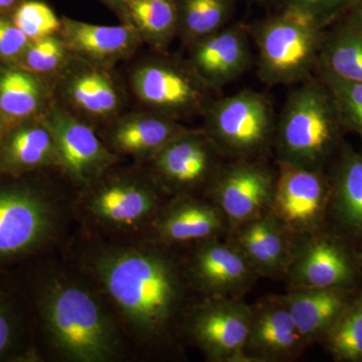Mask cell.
Segmentation results:
<instances>
[{
  "label": "cell",
  "mask_w": 362,
  "mask_h": 362,
  "mask_svg": "<svg viewBox=\"0 0 362 362\" xmlns=\"http://www.w3.org/2000/svg\"><path fill=\"white\" fill-rule=\"evenodd\" d=\"M125 13L138 33L158 47L168 45L178 33L175 0H127Z\"/></svg>",
  "instance_id": "cell-30"
},
{
  "label": "cell",
  "mask_w": 362,
  "mask_h": 362,
  "mask_svg": "<svg viewBox=\"0 0 362 362\" xmlns=\"http://www.w3.org/2000/svg\"><path fill=\"white\" fill-rule=\"evenodd\" d=\"M249 28L232 23L192 45L189 64L216 92L242 77L251 66Z\"/></svg>",
  "instance_id": "cell-18"
},
{
  "label": "cell",
  "mask_w": 362,
  "mask_h": 362,
  "mask_svg": "<svg viewBox=\"0 0 362 362\" xmlns=\"http://www.w3.org/2000/svg\"><path fill=\"white\" fill-rule=\"evenodd\" d=\"M337 361H362V292L326 333L322 341Z\"/></svg>",
  "instance_id": "cell-31"
},
{
  "label": "cell",
  "mask_w": 362,
  "mask_h": 362,
  "mask_svg": "<svg viewBox=\"0 0 362 362\" xmlns=\"http://www.w3.org/2000/svg\"><path fill=\"white\" fill-rule=\"evenodd\" d=\"M23 298L40 358L66 362H116L129 345L104 298L73 264L42 256L6 269Z\"/></svg>",
  "instance_id": "cell-2"
},
{
  "label": "cell",
  "mask_w": 362,
  "mask_h": 362,
  "mask_svg": "<svg viewBox=\"0 0 362 362\" xmlns=\"http://www.w3.org/2000/svg\"><path fill=\"white\" fill-rule=\"evenodd\" d=\"M47 168H61L54 138L42 122L25 124L0 142V175L23 176Z\"/></svg>",
  "instance_id": "cell-22"
},
{
  "label": "cell",
  "mask_w": 362,
  "mask_h": 362,
  "mask_svg": "<svg viewBox=\"0 0 362 362\" xmlns=\"http://www.w3.org/2000/svg\"><path fill=\"white\" fill-rule=\"evenodd\" d=\"M318 73L347 82L362 83V32L346 21L333 32L324 33Z\"/></svg>",
  "instance_id": "cell-26"
},
{
  "label": "cell",
  "mask_w": 362,
  "mask_h": 362,
  "mask_svg": "<svg viewBox=\"0 0 362 362\" xmlns=\"http://www.w3.org/2000/svg\"><path fill=\"white\" fill-rule=\"evenodd\" d=\"M80 189L73 216L82 232L117 242L147 239L169 199L149 173H112V168Z\"/></svg>",
  "instance_id": "cell-3"
},
{
  "label": "cell",
  "mask_w": 362,
  "mask_h": 362,
  "mask_svg": "<svg viewBox=\"0 0 362 362\" xmlns=\"http://www.w3.org/2000/svg\"><path fill=\"white\" fill-rule=\"evenodd\" d=\"M42 123L56 143L62 170L78 187L99 180L118 161V156L100 140L94 130L69 112L54 107Z\"/></svg>",
  "instance_id": "cell-15"
},
{
  "label": "cell",
  "mask_w": 362,
  "mask_h": 362,
  "mask_svg": "<svg viewBox=\"0 0 362 362\" xmlns=\"http://www.w3.org/2000/svg\"><path fill=\"white\" fill-rule=\"evenodd\" d=\"M176 250L188 283L199 298H244L261 278L226 238L206 240Z\"/></svg>",
  "instance_id": "cell-10"
},
{
  "label": "cell",
  "mask_w": 362,
  "mask_h": 362,
  "mask_svg": "<svg viewBox=\"0 0 362 362\" xmlns=\"http://www.w3.org/2000/svg\"><path fill=\"white\" fill-rule=\"evenodd\" d=\"M178 33L190 45L230 23L237 0H175Z\"/></svg>",
  "instance_id": "cell-29"
},
{
  "label": "cell",
  "mask_w": 362,
  "mask_h": 362,
  "mask_svg": "<svg viewBox=\"0 0 362 362\" xmlns=\"http://www.w3.org/2000/svg\"><path fill=\"white\" fill-rule=\"evenodd\" d=\"M350 23H354L362 32V0H356L349 8ZM347 11V13H349Z\"/></svg>",
  "instance_id": "cell-37"
},
{
  "label": "cell",
  "mask_w": 362,
  "mask_h": 362,
  "mask_svg": "<svg viewBox=\"0 0 362 362\" xmlns=\"http://www.w3.org/2000/svg\"><path fill=\"white\" fill-rule=\"evenodd\" d=\"M61 32L71 51L94 61L122 58L132 51L138 37L133 25H98L64 18Z\"/></svg>",
  "instance_id": "cell-25"
},
{
  "label": "cell",
  "mask_w": 362,
  "mask_h": 362,
  "mask_svg": "<svg viewBox=\"0 0 362 362\" xmlns=\"http://www.w3.org/2000/svg\"><path fill=\"white\" fill-rule=\"evenodd\" d=\"M187 129L177 120L154 111L133 114L114 126L108 147L117 156L148 163L171 139Z\"/></svg>",
  "instance_id": "cell-21"
},
{
  "label": "cell",
  "mask_w": 362,
  "mask_h": 362,
  "mask_svg": "<svg viewBox=\"0 0 362 362\" xmlns=\"http://www.w3.org/2000/svg\"><path fill=\"white\" fill-rule=\"evenodd\" d=\"M4 136H2L1 129H0V142H1V139Z\"/></svg>",
  "instance_id": "cell-41"
},
{
  "label": "cell",
  "mask_w": 362,
  "mask_h": 362,
  "mask_svg": "<svg viewBox=\"0 0 362 362\" xmlns=\"http://www.w3.org/2000/svg\"><path fill=\"white\" fill-rule=\"evenodd\" d=\"M354 290L289 288L283 295L298 329L309 345L321 342L352 301Z\"/></svg>",
  "instance_id": "cell-20"
},
{
  "label": "cell",
  "mask_w": 362,
  "mask_h": 362,
  "mask_svg": "<svg viewBox=\"0 0 362 362\" xmlns=\"http://www.w3.org/2000/svg\"><path fill=\"white\" fill-rule=\"evenodd\" d=\"M328 218L346 235H362V156L343 148L331 175Z\"/></svg>",
  "instance_id": "cell-24"
},
{
  "label": "cell",
  "mask_w": 362,
  "mask_h": 362,
  "mask_svg": "<svg viewBox=\"0 0 362 362\" xmlns=\"http://www.w3.org/2000/svg\"><path fill=\"white\" fill-rule=\"evenodd\" d=\"M40 361L25 298L9 272L0 269V362Z\"/></svg>",
  "instance_id": "cell-23"
},
{
  "label": "cell",
  "mask_w": 362,
  "mask_h": 362,
  "mask_svg": "<svg viewBox=\"0 0 362 362\" xmlns=\"http://www.w3.org/2000/svg\"><path fill=\"white\" fill-rule=\"evenodd\" d=\"M250 1L259 2V4H273V0H250Z\"/></svg>",
  "instance_id": "cell-40"
},
{
  "label": "cell",
  "mask_w": 362,
  "mask_h": 362,
  "mask_svg": "<svg viewBox=\"0 0 362 362\" xmlns=\"http://www.w3.org/2000/svg\"><path fill=\"white\" fill-rule=\"evenodd\" d=\"M13 23L30 42L52 37L62 28V21L54 11L39 0L23 2L13 14Z\"/></svg>",
  "instance_id": "cell-33"
},
{
  "label": "cell",
  "mask_w": 362,
  "mask_h": 362,
  "mask_svg": "<svg viewBox=\"0 0 362 362\" xmlns=\"http://www.w3.org/2000/svg\"><path fill=\"white\" fill-rule=\"evenodd\" d=\"M25 176L0 180V269L47 254L74 218L73 202Z\"/></svg>",
  "instance_id": "cell-4"
},
{
  "label": "cell",
  "mask_w": 362,
  "mask_h": 362,
  "mask_svg": "<svg viewBox=\"0 0 362 362\" xmlns=\"http://www.w3.org/2000/svg\"><path fill=\"white\" fill-rule=\"evenodd\" d=\"M358 274L356 255L337 233L323 228L294 238L288 287L354 290Z\"/></svg>",
  "instance_id": "cell-12"
},
{
  "label": "cell",
  "mask_w": 362,
  "mask_h": 362,
  "mask_svg": "<svg viewBox=\"0 0 362 362\" xmlns=\"http://www.w3.org/2000/svg\"><path fill=\"white\" fill-rule=\"evenodd\" d=\"M258 51V75L265 84L305 82L318 65L324 28L291 9L247 25Z\"/></svg>",
  "instance_id": "cell-6"
},
{
  "label": "cell",
  "mask_w": 362,
  "mask_h": 362,
  "mask_svg": "<svg viewBox=\"0 0 362 362\" xmlns=\"http://www.w3.org/2000/svg\"><path fill=\"white\" fill-rule=\"evenodd\" d=\"M226 160L204 130L187 129L148 162V173L168 197H204Z\"/></svg>",
  "instance_id": "cell-9"
},
{
  "label": "cell",
  "mask_w": 362,
  "mask_h": 362,
  "mask_svg": "<svg viewBox=\"0 0 362 362\" xmlns=\"http://www.w3.org/2000/svg\"><path fill=\"white\" fill-rule=\"evenodd\" d=\"M251 309L246 362H289L303 356L309 344L298 329L283 295L262 298Z\"/></svg>",
  "instance_id": "cell-16"
},
{
  "label": "cell",
  "mask_w": 362,
  "mask_h": 362,
  "mask_svg": "<svg viewBox=\"0 0 362 362\" xmlns=\"http://www.w3.org/2000/svg\"><path fill=\"white\" fill-rule=\"evenodd\" d=\"M228 223L223 213L206 197H169L156 216L147 239L180 249L204 240L226 238Z\"/></svg>",
  "instance_id": "cell-17"
},
{
  "label": "cell",
  "mask_w": 362,
  "mask_h": 362,
  "mask_svg": "<svg viewBox=\"0 0 362 362\" xmlns=\"http://www.w3.org/2000/svg\"><path fill=\"white\" fill-rule=\"evenodd\" d=\"M354 1H356V0H354Z\"/></svg>",
  "instance_id": "cell-42"
},
{
  "label": "cell",
  "mask_w": 362,
  "mask_h": 362,
  "mask_svg": "<svg viewBox=\"0 0 362 362\" xmlns=\"http://www.w3.org/2000/svg\"><path fill=\"white\" fill-rule=\"evenodd\" d=\"M104 1L110 4L111 6L116 7V8H120L121 11H123L124 13H125L127 0H104Z\"/></svg>",
  "instance_id": "cell-38"
},
{
  "label": "cell",
  "mask_w": 362,
  "mask_h": 362,
  "mask_svg": "<svg viewBox=\"0 0 362 362\" xmlns=\"http://www.w3.org/2000/svg\"><path fill=\"white\" fill-rule=\"evenodd\" d=\"M275 183L276 170L264 157L226 159L204 197L220 209L230 230L269 211Z\"/></svg>",
  "instance_id": "cell-14"
},
{
  "label": "cell",
  "mask_w": 362,
  "mask_h": 362,
  "mask_svg": "<svg viewBox=\"0 0 362 362\" xmlns=\"http://www.w3.org/2000/svg\"><path fill=\"white\" fill-rule=\"evenodd\" d=\"M251 305L244 298H197L183 324V338L211 362H246Z\"/></svg>",
  "instance_id": "cell-8"
},
{
  "label": "cell",
  "mask_w": 362,
  "mask_h": 362,
  "mask_svg": "<svg viewBox=\"0 0 362 362\" xmlns=\"http://www.w3.org/2000/svg\"><path fill=\"white\" fill-rule=\"evenodd\" d=\"M68 47L64 40L54 37L35 40L28 45L23 57L25 71L37 74H49L64 65Z\"/></svg>",
  "instance_id": "cell-34"
},
{
  "label": "cell",
  "mask_w": 362,
  "mask_h": 362,
  "mask_svg": "<svg viewBox=\"0 0 362 362\" xmlns=\"http://www.w3.org/2000/svg\"><path fill=\"white\" fill-rule=\"evenodd\" d=\"M30 40L13 21L0 18V58H20Z\"/></svg>",
  "instance_id": "cell-36"
},
{
  "label": "cell",
  "mask_w": 362,
  "mask_h": 362,
  "mask_svg": "<svg viewBox=\"0 0 362 362\" xmlns=\"http://www.w3.org/2000/svg\"><path fill=\"white\" fill-rule=\"evenodd\" d=\"M226 239L240 250L259 277L285 278L294 238L270 211L232 228Z\"/></svg>",
  "instance_id": "cell-19"
},
{
  "label": "cell",
  "mask_w": 362,
  "mask_h": 362,
  "mask_svg": "<svg viewBox=\"0 0 362 362\" xmlns=\"http://www.w3.org/2000/svg\"><path fill=\"white\" fill-rule=\"evenodd\" d=\"M133 87L143 103L175 120L204 114L216 93L189 62L156 61L140 66L133 75Z\"/></svg>",
  "instance_id": "cell-13"
},
{
  "label": "cell",
  "mask_w": 362,
  "mask_h": 362,
  "mask_svg": "<svg viewBox=\"0 0 362 362\" xmlns=\"http://www.w3.org/2000/svg\"><path fill=\"white\" fill-rule=\"evenodd\" d=\"M318 75L329 90L343 127L356 133L362 143V83L347 82L324 73Z\"/></svg>",
  "instance_id": "cell-32"
},
{
  "label": "cell",
  "mask_w": 362,
  "mask_h": 362,
  "mask_svg": "<svg viewBox=\"0 0 362 362\" xmlns=\"http://www.w3.org/2000/svg\"><path fill=\"white\" fill-rule=\"evenodd\" d=\"M329 199L330 182L325 170L277 161L269 211L293 238L325 228Z\"/></svg>",
  "instance_id": "cell-11"
},
{
  "label": "cell",
  "mask_w": 362,
  "mask_h": 362,
  "mask_svg": "<svg viewBox=\"0 0 362 362\" xmlns=\"http://www.w3.org/2000/svg\"><path fill=\"white\" fill-rule=\"evenodd\" d=\"M66 90L71 103L97 118H108L120 107V97L111 78L97 69L76 73L68 81Z\"/></svg>",
  "instance_id": "cell-27"
},
{
  "label": "cell",
  "mask_w": 362,
  "mask_h": 362,
  "mask_svg": "<svg viewBox=\"0 0 362 362\" xmlns=\"http://www.w3.org/2000/svg\"><path fill=\"white\" fill-rule=\"evenodd\" d=\"M293 90L276 123L277 161L325 170L341 139V119L322 81L310 78Z\"/></svg>",
  "instance_id": "cell-5"
},
{
  "label": "cell",
  "mask_w": 362,
  "mask_h": 362,
  "mask_svg": "<svg viewBox=\"0 0 362 362\" xmlns=\"http://www.w3.org/2000/svg\"><path fill=\"white\" fill-rule=\"evenodd\" d=\"M354 0H273L279 9H291L304 14L325 28L349 11Z\"/></svg>",
  "instance_id": "cell-35"
},
{
  "label": "cell",
  "mask_w": 362,
  "mask_h": 362,
  "mask_svg": "<svg viewBox=\"0 0 362 362\" xmlns=\"http://www.w3.org/2000/svg\"><path fill=\"white\" fill-rule=\"evenodd\" d=\"M16 2H18V0H0V11L11 9Z\"/></svg>",
  "instance_id": "cell-39"
},
{
  "label": "cell",
  "mask_w": 362,
  "mask_h": 362,
  "mask_svg": "<svg viewBox=\"0 0 362 362\" xmlns=\"http://www.w3.org/2000/svg\"><path fill=\"white\" fill-rule=\"evenodd\" d=\"M71 262L104 298L130 349L150 358L183 352V324L197 299L180 252L144 239L117 242L82 232Z\"/></svg>",
  "instance_id": "cell-1"
},
{
  "label": "cell",
  "mask_w": 362,
  "mask_h": 362,
  "mask_svg": "<svg viewBox=\"0 0 362 362\" xmlns=\"http://www.w3.org/2000/svg\"><path fill=\"white\" fill-rule=\"evenodd\" d=\"M44 100L42 86L30 71H0V115L6 124L23 122L37 113Z\"/></svg>",
  "instance_id": "cell-28"
},
{
  "label": "cell",
  "mask_w": 362,
  "mask_h": 362,
  "mask_svg": "<svg viewBox=\"0 0 362 362\" xmlns=\"http://www.w3.org/2000/svg\"><path fill=\"white\" fill-rule=\"evenodd\" d=\"M204 132L226 159L262 158L273 147V105L263 93L246 89L216 98L207 107Z\"/></svg>",
  "instance_id": "cell-7"
}]
</instances>
